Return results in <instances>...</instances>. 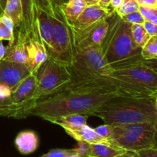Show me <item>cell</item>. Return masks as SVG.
I'll return each instance as SVG.
<instances>
[{"mask_svg": "<svg viewBox=\"0 0 157 157\" xmlns=\"http://www.w3.org/2000/svg\"><path fill=\"white\" fill-rule=\"evenodd\" d=\"M131 33L135 43L142 48L150 38V35L147 33L144 24H135L131 26Z\"/></svg>", "mask_w": 157, "mask_h": 157, "instance_id": "23", "label": "cell"}, {"mask_svg": "<svg viewBox=\"0 0 157 157\" xmlns=\"http://www.w3.org/2000/svg\"><path fill=\"white\" fill-rule=\"evenodd\" d=\"M108 17L109 30L101 49L109 65L113 69L143 59L142 48L132 36V25L123 21L114 10Z\"/></svg>", "mask_w": 157, "mask_h": 157, "instance_id": "3", "label": "cell"}, {"mask_svg": "<svg viewBox=\"0 0 157 157\" xmlns=\"http://www.w3.org/2000/svg\"><path fill=\"white\" fill-rule=\"evenodd\" d=\"M110 75L131 85L145 98L157 94V73L143 59L113 68Z\"/></svg>", "mask_w": 157, "mask_h": 157, "instance_id": "6", "label": "cell"}, {"mask_svg": "<svg viewBox=\"0 0 157 157\" xmlns=\"http://www.w3.org/2000/svg\"><path fill=\"white\" fill-rule=\"evenodd\" d=\"M143 62L145 64H147V66L150 67L151 68H153V70L157 73V57L156 58H153L151 60H144L143 59Z\"/></svg>", "mask_w": 157, "mask_h": 157, "instance_id": "36", "label": "cell"}, {"mask_svg": "<svg viewBox=\"0 0 157 157\" xmlns=\"http://www.w3.org/2000/svg\"><path fill=\"white\" fill-rule=\"evenodd\" d=\"M121 19L127 23H130L131 25H135V24H140L143 25L145 21L144 17L141 15V13L140 12V11H136V12H131V13H129L127 15H124V16L121 17Z\"/></svg>", "mask_w": 157, "mask_h": 157, "instance_id": "30", "label": "cell"}, {"mask_svg": "<svg viewBox=\"0 0 157 157\" xmlns=\"http://www.w3.org/2000/svg\"><path fill=\"white\" fill-rule=\"evenodd\" d=\"M127 150L107 144H90V157H114Z\"/></svg>", "mask_w": 157, "mask_h": 157, "instance_id": "20", "label": "cell"}, {"mask_svg": "<svg viewBox=\"0 0 157 157\" xmlns=\"http://www.w3.org/2000/svg\"><path fill=\"white\" fill-rule=\"evenodd\" d=\"M54 32L52 47L47 51L49 58L65 65H70L72 58V38L70 25L59 8H54Z\"/></svg>", "mask_w": 157, "mask_h": 157, "instance_id": "8", "label": "cell"}, {"mask_svg": "<svg viewBox=\"0 0 157 157\" xmlns=\"http://www.w3.org/2000/svg\"><path fill=\"white\" fill-rule=\"evenodd\" d=\"M12 90L8 86L0 84V108L11 104Z\"/></svg>", "mask_w": 157, "mask_h": 157, "instance_id": "28", "label": "cell"}, {"mask_svg": "<svg viewBox=\"0 0 157 157\" xmlns=\"http://www.w3.org/2000/svg\"><path fill=\"white\" fill-rule=\"evenodd\" d=\"M139 11L145 21L157 25V6L156 7L140 6Z\"/></svg>", "mask_w": 157, "mask_h": 157, "instance_id": "26", "label": "cell"}, {"mask_svg": "<svg viewBox=\"0 0 157 157\" xmlns=\"http://www.w3.org/2000/svg\"><path fill=\"white\" fill-rule=\"evenodd\" d=\"M68 157H84V156H80V155H78V154H73V155H71V156H70Z\"/></svg>", "mask_w": 157, "mask_h": 157, "instance_id": "46", "label": "cell"}, {"mask_svg": "<svg viewBox=\"0 0 157 157\" xmlns=\"http://www.w3.org/2000/svg\"><path fill=\"white\" fill-rule=\"evenodd\" d=\"M139 9L140 5L136 0H124L121 6L115 12L120 17H122L131 12L139 11Z\"/></svg>", "mask_w": 157, "mask_h": 157, "instance_id": "25", "label": "cell"}, {"mask_svg": "<svg viewBox=\"0 0 157 157\" xmlns=\"http://www.w3.org/2000/svg\"><path fill=\"white\" fill-rule=\"evenodd\" d=\"M119 96H123L119 89L104 80L73 77L58 91L38 99L22 118L35 116L46 121L74 113L92 116L102 104Z\"/></svg>", "mask_w": 157, "mask_h": 157, "instance_id": "1", "label": "cell"}, {"mask_svg": "<svg viewBox=\"0 0 157 157\" xmlns=\"http://www.w3.org/2000/svg\"><path fill=\"white\" fill-rule=\"evenodd\" d=\"M6 2H7V0H0V6L3 9V11H4L5 7H6Z\"/></svg>", "mask_w": 157, "mask_h": 157, "instance_id": "43", "label": "cell"}, {"mask_svg": "<svg viewBox=\"0 0 157 157\" xmlns=\"http://www.w3.org/2000/svg\"><path fill=\"white\" fill-rule=\"evenodd\" d=\"M78 144L74 148L77 154L84 157H90V144L85 141H78Z\"/></svg>", "mask_w": 157, "mask_h": 157, "instance_id": "31", "label": "cell"}, {"mask_svg": "<svg viewBox=\"0 0 157 157\" xmlns=\"http://www.w3.org/2000/svg\"><path fill=\"white\" fill-rule=\"evenodd\" d=\"M87 6H93V5H98V0H84Z\"/></svg>", "mask_w": 157, "mask_h": 157, "instance_id": "42", "label": "cell"}, {"mask_svg": "<svg viewBox=\"0 0 157 157\" xmlns=\"http://www.w3.org/2000/svg\"><path fill=\"white\" fill-rule=\"evenodd\" d=\"M37 25L40 37L44 42L47 51L52 47L54 32H55V21L53 15L40 9H37Z\"/></svg>", "mask_w": 157, "mask_h": 157, "instance_id": "14", "label": "cell"}, {"mask_svg": "<svg viewBox=\"0 0 157 157\" xmlns=\"http://www.w3.org/2000/svg\"><path fill=\"white\" fill-rule=\"evenodd\" d=\"M141 56L144 60H151L157 57V35L150 36L145 45L141 49Z\"/></svg>", "mask_w": 157, "mask_h": 157, "instance_id": "24", "label": "cell"}, {"mask_svg": "<svg viewBox=\"0 0 157 157\" xmlns=\"http://www.w3.org/2000/svg\"><path fill=\"white\" fill-rule=\"evenodd\" d=\"M96 133L103 139L106 140L108 142H111L113 137V127L110 124H104L94 129ZM111 144V143H110Z\"/></svg>", "mask_w": 157, "mask_h": 157, "instance_id": "27", "label": "cell"}, {"mask_svg": "<svg viewBox=\"0 0 157 157\" xmlns=\"http://www.w3.org/2000/svg\"></svg>", "mask_w": 157, "mask_h": 157, "instance_id": "47", "label": "cell"}, {"mask_svg": "<svg viewBox=\"0 0 157 157\" xmlns=\"http://www.w3.org/2000/svg\"><path fill=\"white\" fill-rule=\"evenodd\" d=\"M35 2L37 9L54 15V8L51 0H35Z\"/></svg>", "mask_w": 157, "mask_h": 157, "instance_id": "32", "label": "cell"}, {"mask_svg": "<svg viewBox=\"0 0 157 157\" xmlns=\"http://www.w3.org/2000/svg\"><path fill=\"white\" fill-rule=\"evenodd\" d=\"M112 126L115 147L136 152L157 145V121Z\"/></svg>", "mask_w": 157, "mask_h": 157, "instance_id": "4", "label": "cell"}, {"mask_svg": "<svg viewBox=\"0 0 157 157\" xmlns=\"http://www.w3.org/2000/svg\"><path fill=\"white\" fill-rule=\"evenodd\" d=\"M65 133L77 141H85L90 144H111L106 140L99 136L94 129L89 127L87 124L75 129H66ZM113 145V144H112Z\"/></svg>", "mask_w": 157, "mask_h": 157, "instance_id": "15", "label": "cell"}, {"mask_svg": "<svg viewBox=\"0 0 157 157\" xmlns=\"http://www.w3.org/2000/svg\"><path fill=\"white\" fill-rule=\"evenodd\" d=\"M48 58L47 49L40 37L38 25L35 24L33 33L28 41V60L26 66L31 74H36L40 66Z\"/></svg>", "mask_w": 157, "mask_h": 157, "instance_id": "10", "label": "cell"}, {"mask_svg": "<svg viewBox=\"0 0 157 157\" xmlns=\"http://www.w3.org/2000/svg\"><path fill=\"white\" fill-rule=\"evenodd\" d=\"M77 154L74 149H54L39 157H68Z\"/></svg>", "mask_w": 157, "mask_h": 157, "instance_id": "29", "label": "cell"}, {"mask_svg": "<svg viewBox=\"0 0 157 157\" xmlns=\"http://www.w3.org/2000/svg\"><path fill=\"white\" fill-rule=\"evenodd\" d=\"M134 157H157V145L135 152Z\"/></svg>", "mask_w": 157, "mask_h": 157, "instance_id": "33", "label": "cell"}, {"mask_svg": "<svg viewBox=\"0 0 157 157\" xmlns=\"http://www.w3.org/2000/svg\"><path fill=\"white\" fill-rule=\"evenodd\" d=\"M110 125H124L157 121L154 97L119 96L112 98L93 113Z\"/></svg>", "mask_w": 157, "mask_h": 157, "instance_id": "2", "label": "cell"}, {"mask_svg": "<svg viewBox=\"0 0 157 157\" xmlns=\"http://www.w3.org/2000/svg\"><path fill=\"white\" fill-rule=\"evenodd\" d=\"M123 1H124V0H111V1H110V9L116 11L117 9L121 6V3L123 2Z\"/></svg>", "mask_w": 157, "mask_h": 157, "instance_id": "38", "label": "cell"}, {"mask_svg": "<svg viewBox=\"0 0 157 157\" xmlns=\"http://www.w3.org/2000/svg\"><path fill=\"white\" fill-rule=\"evenodd\" d=\"M30 75L25 64L4 59L0 61V84L8 86L12 91Z\"/></svg>", "mask_w": 157, "mask_h": 157, "instance_id": "11", "label": "cell"}, {"mask_svg": "<svg viewBox=\"0 0 157 157\" xmlns=\"http://www.w3.org/2000/svg\"><path fill=\"white\" fill-rule=\"evenodd\" d=\"M6 50H7V48H6V46H4L2 41L0 40V61H2L4 58L6 53Z\"/></svg>", "mask_w": 157, "mask_h": 157, "instance_id": "39", "label": "cell"}, {"mask_svg": "<svg viewBox=\"0 0 157 157\" xmlns=\"http://www.w3.org/2000/svg\"><path fill=\"white\" fill-rule=\"evenodd\" d=\"M23 12V21L21 29L30 37L37 22V7L35 0H21Z\"/></svg>", "mask_w": 157, "mask_h": 157, "instance_id": "17", "label": "cell"}, {"mask_svg": "<svg viewBox=\"0 0 157 157\" xmlns=\"http://www.w3.org/2000/svg\"><path fill=\"white\" fill-rule=\"evenodd\" d=\"M29 37L18 28L15 33V41L11 46H6V53L3 59L17 63L26 64L28 60Z\"/></svg>", "mask_w": 157, "mask_h": 157, "instance_id": "12", "label": "cell"}, {"mask_svg": "<svg viewBox=\"0 0 157 157\" xmlns=\"http://www.w3.org/2000/svg\"><path fill=\"white\" fill-rule=\"evenodd\" d=\"M108 15L81 30L75 29L68 23L71 33L72 48H85L93 45L101 47L109 30L110 22Z\"/></svg>", "mask_w": 157, "mask_h": 157, "instance_id": "9", "label": "cell"}, {"mask_svg": "<svg viewBox=\"0 0 157 157\" xmlns=\"http://www.w3.org/2000/svg\"><path fill=\"white\" fill-rule=\"evenodd\" d=\"M154 103H155V106H156V108L157 110V94L154 96Z\"/></svg>", "mask_w": 157, "mask_h": 157, "instance_id": "44", "label": "cell"}, {"mask_svg": "<svg viewBox=\"0 0 157 157\" xmlns=\"http://www.w3.org/2000/svg\"><path fill=\"white\" fill-rule=\"evenodd\" d=\"M134 153L135 152L127 150V151H125L124 153H121V154L117 155V156L114 157H134Z\"/></svg>", "mask_w": 157, "mask_h": 157, "instance_id": "41", "label": "cell"}, {"mask_svg": "<svg viewBox=\"0 0 157 157\" xmlns=\"http://www.w3.org/2000/svg\"><path fill=\"white\" fill-rule=\"evenodd\" d=\"M86 6L87 5L84 0H69L68 2L64 7L61 8V9L67 22L72 24L75 22Z\"/></svg>", "mask_w": 157, "mask_h": 157, "instance_id": "21", "label": "cell"}, {"mask_svg": "<svg viewBox=\"0 0 157 157\" xmlns=\"http://www.w3.org/2000/svg\"><path fill=\"white\" fill-rule=\"evenodd\" d=\"M140 6L147 7H156L157 6V0H136Z\"/></svg>", "mask_w": 157, "mask_h": 157, "instance_id": "35", "label": "cell"}, {"mask_svg": "<svg viewBox=\"0 0 157 157\" xmlns=\"http://www.w3.org/2000/svg\"><path fill=\"white\" fill-rule=\"evenodd\" d=\"M53 8H62L67 4L69 0H51Z\"/></svg>", "mask_w": 157, "mask_h": 157, "instance_id": "37", "label": "cell"}, {"mask_svg": "<svg viewBox=\"0 0 157 157\" xmlns=\"http://www.w3.org/2000/svg\"><path fill=\"white\" fill-rule=\"evenodd\" d=\"M0 40L9 41L11 46L15 41V26L10 18L2 15L0 17Z\"/></svg>", "mask_w": 157, "mask_h": 157, "instance_id": "22", "label": "cell"}, {"mask_svg": "<svg viewBox=\"0 0 157 157\" xmlns=\"http://www.w3.org/2000/svg\"><path fill=\"white\" fill-rule=\"evenodd\" d=\"M66 66L71 77L81 78L110 75L113 70L105 60L101 47L96 45L72 48L71 62Z\"/></svg>", "mask_w": 157, "mask_h": 157, "instance_id": "5", "label": "cell"}, {"mask_svg": "<svg viewBox=\"0 0 157 157\" xmlns=\"http://www.w3.org/2000/svg\"><path fill=\"white\" fill-rule=\"evenodd\" d=\"M111 11L113 10L101 7L99 5L87 6L75 22L70 25L76 29H84L107 17Z\"/></svg>", "mask_w": 157, "mask_h": 157, "instance_id": "13", "label": "cell"}, {"mask_svg": "<svg viewBox=\"0 0 157 157\" xmlns=\"http://www.w3.org/2000/svg\"><path fill=\"white\" fill-rule=\"evenodd\" d=\"M36 79L35 102L62 88L71 82V75L65 64L48 57L36 72Z\"/></svg>", "mask_w": 157, "mask_h": 157, "instance_id": "7", "label": "cell"}, {"mask_svg": "<svg viewBox=\"0 0 157 157\" xmlns=\"http://www.w3.org/2000/svg\"><path fill=\"white\" fill-rule=\"evenodd\" d=\"M88 115L81 114V113H74V114L65 115L59 117L52 118L46 120L52 124L60 126L63 129H75L87 124Z\"/></svg>", "mask_w": 157, "mask_h": 157, "instance_id": "18", "label": "cell"}, {"mask_svg": "<svg viewBox=\"0 0 157 157\" xmlns=\"http://www.w3.org/2000/svg\"><path fill=\"white\" fill-rule=\"evenodd\" d=\"M2 15H4V11H3V9H2L1 6H0V17H1Z\"/></svg>", "mask_w": 157, "mask_h": 157, "instance_id": "45", "label": "cell"}, {"mask_svg": "<svg viewBox=\"0 0 157 157\" xmlns=\"http://www.w3.org/2000/svg\"><path fill=\"white\" fill-rule=\"evenodd\" d=\"M99 2H98V5L101 6V7H104L105 9H110V1L111 0H98ZM112 10V9H111Z\"/></svg>", "mask_w": 157, "mask_h": 157, "instance_id": "40", "label": "cell"}, {"mask_svg": "<svg viewBox=\"0 0 157 157\" xmlns=\"http://www.w3.org/2000/svg\"><path fill=\"white\" fill-rule=\"evenodd\" d=\"M144 26L146 30H147V33L150 36L157 35V25L153 24V23L145 21L144 23Z\"/></svg>", "mask_w": 157, "mask_h": 157, "instance_id": "34", "label": "cell"}, {"mask_svg": "<svg viewBox=\"0 0 157 157\" xmlns=\"http://www.w3.org/2000/svg\"><path fill=\"white\" fill-rule=\"evenodd\" d=\"M38 136L32 130H24L18 133L15 140L16 148L21 154L28 155L34 153L38 147Z\"/></svg>", "mask_w": 157, "mask_h": 157, "instance_id": "16", "label": "cell"}, {"mask_svg": "<svg viewBox=\"0 0 157 157\" xmlns=\"http://www.w3.org/2000/svg\"><path fill=\"white\" fill-rule=\"evenodd\" d=\"M4 15L12 19L15 29L21 27L23 21L21 0H7L4 9Z\"/></svg>", "mask_w": 157, "mask_h": 157, "instance_id": "19", "label": "cell"}]
</instances>
